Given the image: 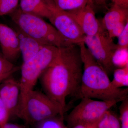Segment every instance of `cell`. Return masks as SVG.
Segmentation results:
<instances>
[{
  "mask_svg": "<svg viewBox=\"0 0 128 128\" xmlns=\"http://www.w3.org/2000/svg\"><path fill=\"white\" fill-rule=\"evenodd\" d=\"M112 85L118 89L128 86V66L116 68L114 72Z\"/></svg>",
  "mask_w": 128,
  "mask_h": 128,
  "instance_id": "e0dca14e",
  "label": "cell"
},
{
  "mask_svg": "<svg viewBox=\"0 0 128 128\" xmlns=\"http://www.w3.org/2000/svg\"><path fill=\"white\" fill-rule=\"evenodd\" d=\"M83 64L81 82L76 97L103 101H122L128 98V89L116 88L108 74L95 60L84 43L80 44Z\"/></svg>",
  "mask_w": 128,
  "mask_h": 128,
  "instance_id": "7a4b0ae2",
  "label": "cell"
},
{
  "mask_svg": "<svg viewBox=\"0 0 128 128\" xmlns=\"http://www.w3.org/2000/svg\"><path fill=\"white\" fill-rule=\"evenodd\" d=\"M10 114L0 96V128L9 122Z\"/></svg>",
  "mask_w": 128,
  "mask_h": 128,
  "instance_id": "603a6c76",
  "label": "cell"
},
{
  "mask_svg": "<svg viewBox=\"0 0 128 128\" xmlns=\"http://www.w3.org/2000/svg\"><path fill=\"white\" fill-rule=\"evenodd\" d=\"M119 120L121 128H128V98L121 102Z\"/></svg>",
  "mask_w": 128,
  "mask_h": 128,
  "instance_id": "7402d4cb",
  "label": "cell"
},
{
  "mask_svg": "<svg viewBox=\"0 0 128 128\" xmlns=\"http://www.w3.org/2000/svg\"><path fill=\"white\" fill-rule=\"evenodd\" d=\"M128 22V21H124L115 25L114 27L108 32L109 37L112 39L114 38H118L123 32Z\"/></svg>",
  "mask_w": 128,
  "mask_h": 128,
  "instance_id": "d4e9b609",
  "label": "cell"
},
{
  "mask_svg": "<svg viewBox=\"0 0 128 128\" xmlns=\"http://www.w3.org/2000/svg\"><path fill=\"white\" fill-rule=\"evenodd\" d=\"M120 100L103 101L85 98L66 117L69 128L80 124L99 122L105 114Z\"/></svg>",
  "mask_w": 128,
  "mask_h": 128,
  "instance_id": "8992f818",
  "label": "cell"
},
{
  "mask_svg": "<svg viewBox=\"0 0 128 128\" xmlns=\"http://www.w3.org/2000/svg\"><path fill=\"white\" fill-rule=\"evenodd\" d=\"M82 71L80 45L73 44L59 48L52 63L40 78L44 92L67 111L66 98L77 95Z\"/></svg>",
  "mask_w": 128,
  "mask_h": 128,
  "instance_id": "6da1fadb",
  "label": "cell"
},
{
  "mask_svg": "<svg viewBox=\"0 0 128 128\" xmlns=\"http://www.w3.org/2000/svg\"><path fill=\"white\" fill-rule=\"evenodd\" d=\"M18 69L0 53V83L12 76Z\"/></svg>",
  "mask_w": 128,
  "mask_h": 128,
  "instance_id": "2e32d148",
  "label": "cell"
},
{
  "mask_svg": "<svg viewBox=\"0 0 128 128\" xmlns=\"http://www.w3.org/2000/svg\"><path fill=\"white\" fill-rule=\"evenodd\" d=\"M56 6L53 0H20L19 8L26 13L49 19Z\"/></svg>",
  "mask_w": 128,
  "mask_h": 128,
  "instance_id": "7c38bea8",
  "label": "cell"
},
{
  "mask_svg": "<svg viewBox=\"0 0 128 128\" xmlns=\"http://www.w3.org/2000/svg\"><path fill=\"white\" fill-rule=\"evenodd\" d=\"M118 48H128V22L123 32L118 37Z\"/></svg>",
  "mask_w": 128,
  "mask_h": 128,
  "instance_id": "cb8c5ba5",
  "label": "cell"
},
{
  "mask_svg": "<svg viewBox=\"0 0 128 128\" xmlns=\"http://www.w3.org/2000/svg\"><path fill=\"white\" fill-rule=\"evenodd\" d=\"M58 9L70 11L80 9L90 3L89 0H53Z\"/></svg>",
  "mask_w": 128,
  "mask_h": 128,
  "instance_id": "9a60e30c",
  "label": "cell"
},
{
  "mask_svg": "<svg viewBox=\"0 0 128 128\" xmlns=\"http://www.w3.org/2000/svg\"><path fill=\"white\" fill-rule=\"evenodd\" d=\"M48 19L60 34L72 44L80 45L84 43V34L68 12L56 6Z\"/></svg>",
  "mask_w": 128,
  "mask_h": 128,
  "instance_id": "ba28073f",
  "label": "cell"
},
{
  "mask_svg": "<svg viewBox=\"0 0 128 128\" xmlns=\"http://www.w3.org/2000/svg\"><path fill=\"white\" fill-rule=\"evenodd\" d=\"M64 120L62 116L53 117L37 124L35 128H69L64 123Z\"/></svg>",
  "mask_w": 128,
  "mask_h": 128,
  "instance_id": "ffe728a7",
  "label": "cell"
},
{
  "mask_svg": "<svg viewBox=\"0 0 128 128\" xmlns=\"http://www.w3.org/2000/svg\"><path fill=\"white\" fill-rule=\"evenodd\" d=\"M9 16L22 32L44 45L62 48L73 44L62 36L52 24L40 17L24 12L19 8Z\"/></svg>",
  "mask_w": 128,
  "mask_h": 128,
  "instance_id": "3957f363",
  "label": "cell"
},
{
  "mask_svg": "<svg viewBox=\"0 0 128 128\" xmlns=\"http://www.w3.org/2000/svg\"><path fill=\"white\" fill-rule=\"evenodd\" d=\"M0 46L2 55L12 63L18 58L20 54L16 32L14 28L1 23Z\"/></svg>",
  "mask_w": 128,
  "mask_h": 128,
  "instance_id": "8fae6325",
  "label": "cell"
},
{
  "mask_svg": "<svg viewBox=\"0 0 128 128\" xmlns=\"http://www.w3.org/2000/svg\"><path fill=\"white\" fill-rule=\"evenodd\" d=\"M113 4L128 8V0H110Z\"/></svg>",
  "mask_w": 128,
  "mask_h": 128,
  "instance_id": "4316f807",
  "label": "cell"
},
{
  "mask_svg": "<svg viewBox=\"0 0 128 128\" xmlns=\"http://www.w3.org/2000/svg\"><path fill=\"white\" fill-rule=\"evenodd\" d=\"M98 122L92 123L80 124L70 128H98Z\"/></svg>",
  "mask_w": 128,
  "mask_h": 128,
  "instance_id": "484cf974",
  "label": "cell"
},
{
  "mask_svg": "<svg viewBox=\"0 0 128 128\" xmlns=\"http://www.w3.org/2000/svg\"><path fill=\"white\" fill-rule=\"evenodd\" d=\"M92 5L89 3L80 9L68 11L85 36H94L104 29L96 18Z\"/></svg>",
  "mask_w": 128,
  "mask_h": 128,
  "instance_id": "9c48e42d",
  "label": "cell"
},
{
  "mask_svg": "<svg viewBox=\"0 0 128 128\" xmlns=\"http://www.w3.org/2000/svg\"><path fill=\"white\" fill-rule=\"evenodd\" d=\"M84 43L92 56L108 74L113 70L112 58L117 49V44L103 29L94 36H85Z\"/></svg>",
  "mask_w": 128,
  "mask_h": 128,
  "instance_id": "52a82bcc",
  "label": "cell"
},
{
  "mask_svg": "<svg viewBox=\"0 0 128 128\" xmlns=\"http://www.w3.org/2000/svg\"><path fill=\"white\" fill-rule=\"evenodd\" d=\"M21 95L19 81L12 76L0 83V96L8 110L11 117L16 116Z\"/></svg>",
  "mask_w": 128,
  "mask_h": 128,
  "instance_id": "30bf717a",
  "label": "cell"
},
{
  "mask_svg": "<svg viewBox=\"0 0 128 128\" xmlns=\"http://www.w3.org/2000/svg\"><path fill=\"white\" fill-rule=\"evenodd\" d=\"M66 112L44 92L34 90L28 95L24 108L18 118L34 126L50 118L64 116Z\"/></svg>",
  "mask_w": 128,
  "mask_h": 128,
  "instance_id": "5b68a950",
  "label": "cell"
},
{
  "mask_svg": "<svg viewBox=\"0 0 128 128\" xmlns=\"http://www.w3.org/2000/svg\"><path fill=\"white\" fill-rule=\"evenodd\" d=\"M90 3L92 4L98 6H105L106 4V0H89Z\"/></svg>",
  "mask_w": 128,
  "mask_h": 128,
  "instance_id": "f1b7e54d",
  "label": "cell"
},
{
  "mask_svg": "<svg viewBox=\"0 0 128 128\" xmlns=\"http://www.w3.org/2000/svg\"><path fill=\"white\" fill-rule=\"evenodd\" d=\"M19 0H0V16L10 15L17 9Z\"/></svg>",
  "mask_w": 128,
  "mask_h": 128,
  "instance_id": "44dd1931",
  "label": "cell"
},
{
  "mask_svg": "<svg viewBox=\"0 0 128 128\" xmlns=\"http://www.w3.org/2000/svg\"><path fill=\"white\" fill-rule=\"evenodd\" d=\"M59 48L45 45L36 55L26 62L21 67L20 82L21 95L18 117L24 108L28 94L34 90L42 74L52 63L58 52Z\"/></svg>",
  "mask_w": 128,
  "mask_h": 128,
  "instance_id": "277c9868",
  "label": "cell"
},
{
  "mask_svg": "<svg viewBox=\"0 0 128 128\" xmlns=\"http://www.w3.org/2000/svg\"><path fill=\"white\" fill-rule=\"evenodd\" d=\"M111 61L114 68L128 66V48H118L112 56Z\"/></svg>",
  "mask_w": 128,
  "mask_h": 128,
  "instance_id": "ac0fdd59",
  "label": "cell"
},
{
  "mask_svg": "<svg viewBox=\"0 0 128 128\" xmlns=\"http://www.w3.org/2000/svg\"><path fill=\"white\" fill-rule=\"evenodd\" d=\"M98 128H121L119 118L110 110L98 122Z\"/></svg>",
  "mask_w": 128,
  "mask_h": 128,
  "instance_id": "d6986e66",
  "label": "cell"
},
{
  "mask_svg": "<svg viewBox=\"0 0 128 128\" xmlns=\"http://www.w3.org/2000/svg\"><path fill=\"white\" fill-rule=\"evenodd\" d=\"M2 128H26L24 126L18 124L9 122H8Z\"/></svg>",
  "mask_w": 128,
  "mask_h": 128,
  "instance_id": "83f0119b",
  "label": "cell"
},
{
  "mask_svg": "<svg viewBox=\"0 0 128 128\" xmlns=\"http://www.w3.org/2000/svg\"><path fill=\"white\" fill-rule=\"evenodd\" d=\"M127 21L128 8L113 4L104 17L101 24L104 29L108 32L118 23Z\"/></svg>",
  "mask_w": 128,
  "mask_h": 128,
  "instance_id": "5bb4252c",
  "label": "cell"
},
{
  "mask_svg": "<svg viewBox=\"0 0 128 128\" xmlns=\"http://www.w3.org/2000/svg\"><path fill=\"white\" fill-rule=\"evenodd\" d=\"M14 25V29L18 36L20 52L22 56L23 62H26L34 57L46 45L28 36L16 25Z\"/></svg>",
  "mask_w": 128,
  "mask_h": 128,
  "instance_id": "4fadbf2b",
  "label": "cell"
}]
</instances>
